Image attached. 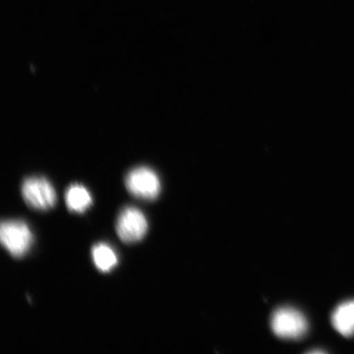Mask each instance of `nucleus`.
I'll list each match as a JSON object with an SVG mask.
<instances>
[{
    "label": "nucleus",
    "instance_id": "obj_1",
    "mask_svg": "<svg viewBox=\"0 0 354 354\" xmlns=\"http://www.w3.org/2000/svg\"><path fill=\"white\" fill-rule=\"evenodd\" d=\"M0 240L8 253L16 258H21L32 248L33 234L24 221L8 220L1 223Z\"/></svg>",
    "mask_w": 354,
    "mask_h": 354
},
{
    "label": "nucleus",
    "instance_id": "obj_3",
    "mask_svg": "<svg viewBox=\"0 0 354 354\" xmlns=\"http://www.w3.org/2000/svg\"><path fill=\"white\" fill-rule=\"evenodd\" d=\"M21 194L26 205L39 211L52 209L56 203L54 187L42 177H30L26 179L21 187Z\"/></svg>",
    "mask_w": 354,
    "mask_h": 354
},
{
    "label": "nucleus",
    "instance_id": "obj_7",
    "mask_svg": "<svg viewBox=\"0 0 354 354\" xmlns=\"http://www.w3.org/2000/svg\"><path fill=\"white\" fill-rule=\"evenodd\" d=\"M65 201L71 212L82 214L92 205V197L86 187L81 185H73L66 190Z\"/></svg>",
    "mask_w": 354,
    "mask_h": 354
},
{
    "label": "nucleus",
    "instance_id": "obj_8",
    "mask_svg": "<svg viewBox=\"0 0 354 354\" xmlns=\"http://www.w3.org/2000/svg\"><path fill=\"white\" fill-rule=\"evenodd\" d=\"M92 257L100 272H109L118 263L116 253L107 243H98L93 248Z\"/></svg>",
    "mask_w": 354,
    "mask_h": 354
},
{
    "label": "nucleus",
    "instance_id": "obj_5",
    "mask_svg": "<svg viewBox=\"0 0 354 354\" xmlns=\"http://www.w3.org/2000/svg\"><path fill=\"white\" fill-rule=\"evenodd\" d=\"M117 233L123 242H138L148 231V221L143 212L133 207H125L118 216Z\"/></svg>",
    "mask_w": 354,
    "mask_h": 354
},
{
    "label": "nucleus",
    "instance_id": "obj_2",
    "mask_svg": "<svg viewBox=\"0 0 354 354\" xmlns=\"http://www.w3.org/2000/svg\"><path fill=\"white\" fill-rule=\"evenodd\" d=\"M271 326L278 337L289 339L302 337L308 328L306 317L292 308L277 309L272 317Z\"/></svg>",
    "mask_w": 354,
    "mask_h": 354
},
{
    "label": "nucleus",
    "instance_id": "obj_6",
    "mask_svg": "<svg viewBox=\"0 0 354 354\" xmlns=\"http://www.w3.org/2000/svg\"><path fill=\"white\" fill-rule=\"evenodd\" d=\"M331 322L340 335L345 337L354 335V300L339 305L332 314Z\"/></svg>",
    "mask_w": 354,
    "mask_h": 354
},
{
    "label": "nucleus",
    "instance_id": "obj_4",
    "mask_svg": "<svg viewBox=\"0 0 354 354\" xmlns=\"http://www.w3.org/2000/svg\"><path fill=\"white\" fill-rule=\"evenodd\" d=\"M126 187L132 196L145 201H153L161 192L158 176L146 167L131 170L126 177Z\"/></svg>",
    "mask_w": 354,
    "mask_h": 354
}]
</instances>
